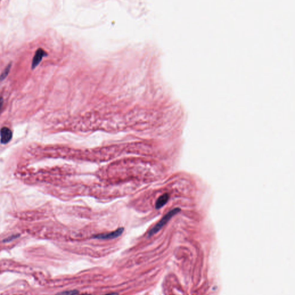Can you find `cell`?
Instances as JSON below:
<instances>
[{"instance_id": "6da1fadb", "label": "cell", "mask_w": 295, "mask_h": 295, "mask_svg": "<svg viewBox=\"0 0 295 295\" xmlns=\"http://www.w3.org/2000/svg\"><path fill=\"white\" fill-rule=\"evenodd\" d=\"M180 210L181 209L179 207L174 208L171 210H170L169 212H168L165 214L160 221L158 222L155 226L149 231L148 233L149 236H152L157 232H158L168 221H170V219L173 216H174L175 214H177L179 212H180Z\"/></svg>"}, {"instance_id": "7a4b0ae2", "label": "cell", "mask_w": 295, "mask_h": 295, "mask_svg": "<svg viewBox=\"0 0 295 295\" xmlns=\"http://www.w3.org/2000/svg\"><path fill=\"white\" fill-rule=\"evenodd\" d=\"M124 228H119L117 229V230L111 232L109 233H106V234H99L94 236V238L98 239H115L117 238L119 236H121L122 233L124 232Z\"/></svg>"}, {"instance_id": "3957f363", "label": "cell", "mask_w": 295, "mask_h": 295, "mask_svg": "<svg viewBox=\"0 0 295 295\" xmlns=\"http://www.w3.org/2000/svg\"><path fill=\"white\" fill-rule=\"evenodd\" d=\"M1 136V142L3 144H6L11 140L13 134L10 129L8 127H4L1 129L0 131Z\"/></svg>"}, {"instance_id": "277c9868", "label": "cell", "mask_w": 295, "mask_h": 295, "mask_svg": "<svg viewBox=\"0 0 295 295\" xmlns=\"http://www.w3.org/2000/svg\"><path fill=\"white\" fill-rule=\"evenodd\" d=\"M47 53L44 52L42 49H39L37 50L35 54V55L32 59V69H34L39 65V64L41 62L43 58L46 56Z\"/></svg>"}, {"instance_id": "5b68a950", "label": "cell", "mask_w": 295, "mask_h": 295, "mask_svg": "<svg viewBox=\"0 0 295 295\" xmlns=\"http://www.w3.org/2000/svg\"><path fill=\"white\" fill-rule=\"evenodd\" d=\"M170 198V195L168 193H165L161 195L156 202V208L160 209L161 207H164L168 202Z\"/></svg>"}, {"instance_id": "8992f818", "label": "cell", "mask_w": 295, "mask_h": 295, "mask_svg": "<svg viewBox=\"0 0 295 295\" xmlns=\"http://www.w3.org/2000/svg\"><path fill=\"white\" fill-rule=\"evenodd\" d=\"M10 67H11V64H9L7 65V67L5 69V70H4V72L1 74V76H0V80H4L7 77L8 74L9 73V72H10Z\"/></svg>"}, {"instance_id": "52a82bcc", "label": "cell", "mask_w": 295, "mask_h": 295, "mask_svg": "<svg viewBox=\"0 0 295 295\" xmlns=\"http://www.w3.org/2000/svg\"><path fill=\"white\" fill-rule=\"evenodd\" d=\"M78 292L76 291H68L60 294L61 295H76L77 294Z\"/></svg>"}, {"instance_id": "ba28073f", "label": "cell", "mask_w": 295, "mask_h": 295, "mask_svg": "<svg viewBox=\"0 0 295 295\" xmlns=\"http://www.w3.org/2000/svg\"><path fill=\"white\" fill-rule=\"evenodd\" d=\"M3 103H4V99L2 97H0V110L2 107V105H3Z\"/></svg>"}, {"instance_id": "9c48e42d", "label": "cell", "mask_w": 295, "mask_h": 295, "mask_svg": "<svg viewBox=\"0 0 295 295\" xmlns=\"http://www.w3.org/2000/svg\"><path fill=\"white\" fill-rule=\"evenodd\" d=\"M118 295L117 293H111V294H106V295Z\"/></svg>"}]
</instances>
